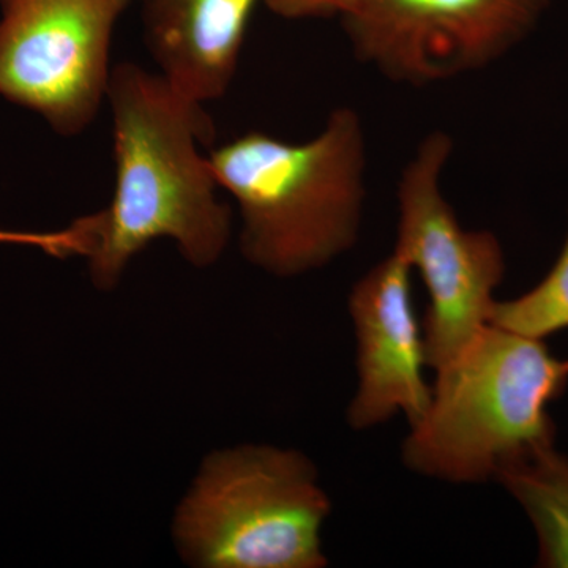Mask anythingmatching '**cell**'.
<instances>
[{"label": "cell", "instance_id": "13", "mask_svg": "<svg viewBox=\"0 0 568 568\" xmlns=\"http://www.w3.org/2000/svg\"><path fill=\"white\" fill-rule=\"evenodd\" d=\"M268 10L284 20L342 17L357 10L362 0H263Z\"/></svg>", "mask_w": 568, "mask_h": 568}, {"label": "cell", "instance_id": "1", "mask_svg": "<svg viewBox=\"0 0 568 568\" xmlns=\"http://www.w3.org/2000/svg\"><path fill=\"white\" fill-rule=\"evenodd\" d=\"M106 102L115 186L111 204L89 215L92 283L112 290L130 261L159 239L174 241L196 267L215 264L230 242L233 213L201 153L215 142L204 104L132 62L112 67Z\"/></svg>", "mask_w": 568, "mask_h": 568}, {"label": "cell", "instance_id": "7", "mask_svg": "<svg viewBox=\"0 0 568 568\" xmlns=\"http://www.w3.org/2000/svg\"><path fill=\"white\" fill-rule=\"evenodd\" d=\"M549 0H362L346 17L362 62L429 85L491 65L529 36Z\"/></svg>", "mask_w": 568, "mask_h": 568}, {"label": "cell", "instance_id": "4", "mask_svg": "<svg viewBox=\"0 0 568 568\" xmlns=\"http://www.w3.org/2000/svg\"><path fill=\"white\" fill-rule=\"evenodd\" d=\"M331 503L293 450L239 447L205 459L174 519L183 559L203 568H321Z\"/></svg>", "mask_w": 568, "mask_h": 568}, {"label": "cell", "instance_id": "6", "mask_svg": "<svg viewBox=\"0 0 568 568\" xmlns=\"http://www.w3.org/2000/svg\"><path fill=\"white\" fill-rule=\"evenodd\" d=\"M133 0H0V97L78 136L106 102L115 26Z\"/></svg>", "mask_w": 568, "mask_h": 568}, {"label": "cell", "instance_id": "2", "mask_svg": "<svg viewBox=\"0 0 568 568\" xmlns=\"http://www.w3.org/2000/svg\"><path fill=\"white\" fill-rule=\"evenodd\" d=\"M242 215V253L268 274L324 267L353 248L366 197L361 115L336 108L305 142L246 132L209 153Z\"/></svg>", "mask_w": 568, "mask_h": 568}, {"label": "cell", "instance_id": "3", "mask_svg": "<svg viewBox=\"0 0 568 568\" xmlns=\"http://www.w3.org/2000/svg\"><path fill=\"white\" fill-rule=\"evenodd\" d=\"M568 387V358L545 339L487 324L437 369L432 405L403 447L410 469L448 481H484L556 446L549 405Z\"/></svg>", "mask_w": 568, "mask_h": 568}, {"label": "cell", "instance_id": "5", "mask_svg": "<svg viewBox=\"0 0 568 568\" xmlns=\"http://www.w3.org/2000/svg\"><path fill=\"white\" fill-rule=\"evenodd\" d=\"M454 141L433 132L398 182V237L394 253L417 268L429 295L424 324L426 362L440 369L489 324L495 291L506 274L496 235L466 231L440 186Z\"/></svg>", "mask_w": 568, "mask_h": 568}, {"label": "cell", "instance_id": "12", "mask_svg": "<svg viewBox=\"0 0 568 568\" xmlns=\"http://www.w3.org/2000/svg\"><path fill=\"white\" fill-rule=\"evenodd\" d=\"M0 244L39 248L54 257L85 256L91 253L92 234L85 216L74 220L69 227L55 233H21L0 230Z\"/></svg>", "mask_w": 568, "mask_h": 568}, {"label": "cell", "instance_id": "9", "mask_svg": "<svg viewBox=\"0 0 568 568\" xmlns=\"http://www.w3.org/2000/svg\"><path fill=\"white\" fill-rule=\"evenodd\" d=\"M263 0H141L145 47L170 84L197 103L230 91Z\"/></svg>", "mask_w": 568, "mask_h": 568}, {"label": "cell", "instance_id": "10", "mask_svg": "<svg viewBox=\"0 0 568 568\" xmlns=\"http://www.w3.org/2000/svg\"><path fill=\"white\" fill-rule=\"evenodd\" d=\"M532 523L538 566L568 568V457L549 447L496 476Z\"/></svg>", "mask_w": 568, "mask_h": 568}, {"label": "cell", "instance_id": "11", "mask_svg": "<svg viewBox=\"0 0 568 568\" xmlns=\"http://www.w3.org/2000/svg\"><path fill=\"white\" fill-rule=\"evenodd\" d=\"M489 323L541 339L568 328V231L547 276L514 301H496Z\"/></svg>", "mask_w": 568, "mask_h": 568}, {"label": "cell", "instance_id": "8", "mask_svg": "<svg viewBox=\"0 0 568 568\" xmlns=\"http://www.w3.org/2000/svg\"><path fill=\"white\" fill-rule=\"evenodd\" d=\"M410 265L392 253L358 280L349 298L357 335L358 388L349 406L357 429L398 413L410 426L425 417L433 390L426 384L425 338L414 312Z\"/></svg>", "mask_w": 568, "mask_h": 568}]
</instances>
